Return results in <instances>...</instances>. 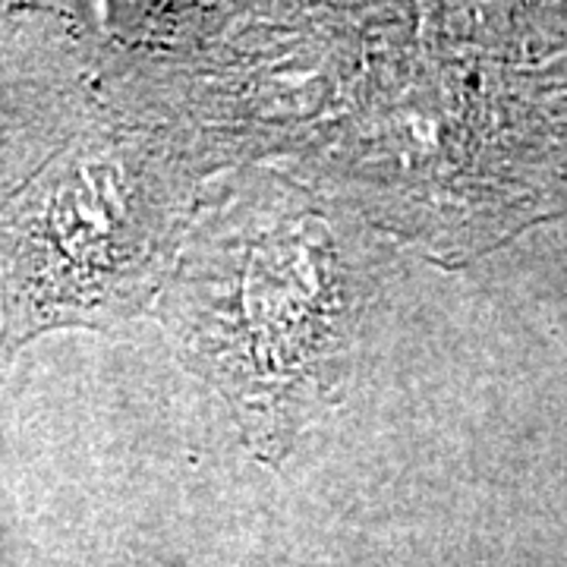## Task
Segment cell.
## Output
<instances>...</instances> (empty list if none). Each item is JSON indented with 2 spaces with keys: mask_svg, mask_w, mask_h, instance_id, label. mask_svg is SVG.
Listing matches in <instances>:
<instances>
[{
  "mask_svg": "<svg viewBox=\"0 0 567 567\" xmlns=\"http://www.w3.org/2000/svg\"><path fill=\"white\" fill-rule=\"evenodd\" d=\"M111 167H80L32 212L17 252L20 319L44 324L99 300V287L114 271V230L121 196Z\"/></svg>",
  "mask_w": 567,
  "mask_h": 567,
  "instance_id": "6da1fadb",
  "label": "cell"
}]
</instances>
